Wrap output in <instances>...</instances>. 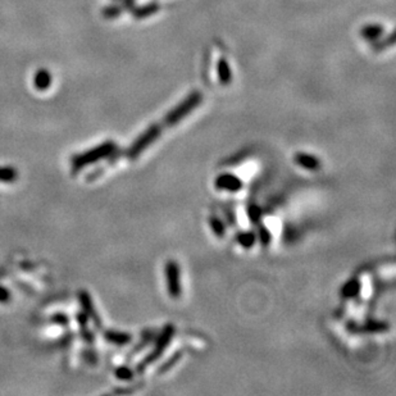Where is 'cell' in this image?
Instances as JSON below:
<instances>
[{
    "label": "cell",
    "instance_id": "cell-10",
    "mask_svg": "<svg viewBox=\"0 0 396 396\" xmlns=\"http://www.w3.org/2000/svg\"><path fill=\"white\" fill-rule=\"evenodd\" d=\"M34 83L38 90H46V89H49V86L51 85V75L46 69H40V71L35 73Z\"/></svg>",
    "mask_w": 396,
    "mask_h": 396
},
{
    "label": "cell",
    "instance_id": "cell-17",
    "mask_svg": "<svg viewBox=\"0 0 396 396\" xmlns=\"http://www.w3.org/2000/svg\"><path fill=\"white\" fill-rule=\"evenodd\" d=\"M257 236H258L259 242L262 244V246H268L272 241V235L271 231L267 229L264 224H259L258 223V232H257Z\"/></svg>",
    "mask_w": 396,
    "mask_h": 396
},
{
    "label": "cell",
    "instance_id": "cell-9",
    "mask_svg": "<svg viewBox=\"0 0 396 396\" xmlns=\"http://www.w3.org/2000/svg\"><path fill=\"white\" fill-rule=\"evenodd\" d=\"M362 284L358 278H351L341 287V298L343 299H353L360 293Z\"/></svg>",
    "mask_w": 396,
    "mask_h": 396
},
{
    "label": "cell",
    "instance_id": "cell-13",
    "mask_svg": "<svg viewBox=\"0 0 396 396\" xmlns=\"http://www.w3.org/2000/svg\"><path fill=\"white\" fill-rule=\"evenodd\" d=\"M105 338L110 343L116 344V345H126V344L131 343L132 337L128 333L123 332H116V331H109L105 332Z\"/></svg>",
    "mask_w": 396,
    "mask_h": 396
},
{
    "label": "cell",
    "instance_id": "cell-6",
    "mask_svg": "<svg viewBox=\"0 0 396 396\" xmlns=\"http://www.w3.org/2000/svg\"><path fill=\"white\" fill-rule=\"evenodd\" d=\"M348 330L353 333H363V332H370V333H376V332H385L390 328L387 322L383 321H367L365 323H354V322H348Z\"/></svg>",
    "mask_w": 396,
    "mask_h": 396
},
{
    "label": "cell",
    "instance_id": "cell-5",
    "mask_svg": "<svg viewBox=\"0 0 396 396\" xmlns=\"http://www.w3.org/2000/svg\"><path fill=\"white\" fill-rule=\"evenodd\" d=\"M116 150V144L115 143H104L101 144L100 147L95 148L94 150H91V152L89 153H85L83 155H81V157L77 158V165H83V164H88V163H91V162H96V160L101 159V158L104 157H108V155H110L112 153H115Z\"/></svg>",
    "mask_w": 396,
    "mask_h": 396
},
{
    "label": "cell",
    "instance_id": "cell-4",
    "mask_svg": "<svg viewBox=\"0 0 396 396\" xmlns=\"http://www.w3.org/2000/svg\"><path fill=\"white\" fill-rule=\"evenodd\" d=\"M165 282H167L168 295L173 299L180 298L182 293L180 268L175 261H168L165 264Z\"/></svg>",
    "mask_w": 396,
    "mask_h": 396
},
{
    "label": "cell",
    "instance_id": "cell-3",
    "mask_svg": "<svg viewBox=\"0 0 396 396\" xmlns=\"http://www.w3.org/2000/svg\"><path fill=\"white\" fill-rule=\"evenodd\" d=\"M163 130H164V127L162 126V123H155V125L150 126V127L148 128L143 135L138 136L135 143L131 145L130 149L127 150V157L130 158V159L137 158L144 150L147 149L148 147H150V145L159 137V135L162 133Z\"/></svg>",
    "mask_w": 396,
    "mask_h": 396
},
{
    "label": "cell",
    "instance_id": "cell-20",
    "mask_svg": "<svg viewBox=\"0 0 396 396\" xmlns=\"http://www.w3.org/2000/svg\"><path fill=\"white\" fill-rule=\"evenodd\" d=\"M123 9L125 8H123L122 6L105 7V8L103 9V16L105 17V18H116V17H118L122 13Z\"/></svg>",
    "mask_w": 396,
    "mask_h": 396
},
{
    "label": "cell",
    "instance_id": "cell-8",
    "mask_svg": "<svg viewBox=\"0 0 396 396\" xmlns=\"http://www.w3.org/2000/svg\"><path fill=\"white\" fill-rule=\"evenodd\" d=\"M294 160H295L296 164L308 171H317L321 167V162H319L318 158L314 157V155L306 154V153H296Z\"/></svg>",
    "mask_w": 396,
    "mask_h": 396
},
{
    "label": "cell",
    "instance_id": "cell-16",
    "mask_svg": "<svg viewBox=\"0 0 396 396\" xmlns=\"http://www.w3.org/2000/svg\"><path fill=\"white\" fill-rule=\"evenodd\" d=\"M159 9V7H158V4L153 3V4H147V6H144V7H140V8H136L133 9V16L136 17V18H145V17L150 16V14L155 13V12Z\"/></svg>",
    "mask_w": 396,
    "mask_h": 396
},
{
    "label": "cell",
    "instance_id": "cell-1",
    "mask_svg": "<svg viewBox=\"0 0 396 396\" xmlns=\"http://www.w3.org/2000/svg\"><path fill=\"white\" fill-rule=\"evenodd\" d=\"M173 335H175V326L173 325H167L164 326V328L162 330V332L159 333L157 338V343H155L154 349L148 354L145 358L138 363L137 365V372H144L147 370L150 364H153L154 362H157L158 359L163 355V353L165 351L167 346L169 345V343L172 341Z\"/></svg>",
    "mask_w": 396,
    "mask_h": 396
},
{
    "label": "cell",
    "instance_id": "cell-11",
    "mask_svg": "<svg viewBox=\"0 0 396 396\" xmlns=\"http://www.w3.org/2000/svg\"><path fill=\"white\" fill-rule=\"evenodd\" d=\"M209 222V226L212 229V231L214 232V235L219 239L226 236V226H224V222L221 218H218L217 215H210L208 218Z\"/></svg>",
    "mask_w": 396,
    "mask_h": 396
},
{
    "label": "cell",
    "instance_id": "cell-19",
    "mask_svg": "<svg viewBox=\"0 0 396 396\" xmlns=\"http://www.w3.org/2000/svg\"><path fill=\"white\" fill-rule=\"evenodd\" d=\"M247 217H249L251 223L258 224L262 221V209L256 204L249 205V208H247Z\"/></svg>",
    "mask_w": 396,
    "mask_h": 396
},
{
    "label": "cell",
    "instance_id": "cell-15",
    "mask_svg": "<svg viewBox=\"0 0 396 396\" xmlns=\"http://www.w3.org/2000/svg\"><path fill=\"white\" fill-rule=\"evenodd\" d=\"M217 71H218L219 81H221L222 83H224V85H227V83L231 81V71H230L229 64H227V62L224 61L223 58L218 62V68H217Z\"/></svg>",
    "mask_w": 396,
    "mask_h": 396
},
{
    "label": "cell",
    "instance_id": "cell-14",
    "mask_svg": "<svg viewBox=\"0 0 396 396\" xmlns=\"http://www.w3.org/2000/svg\"><path fill=\"white\" fill-rule=\"evenodd\" d=\"M383 34V29L380 24H371V26H365L362 30V36L368 40H377L381 35Z\"/></svg>",
    "mask_w": 396,
    "mask_h": 396
},
{
    "label": "cell",
    "instance_id": "cell-2",
    "mask_svg": "<svg viewBox=\"0 0 396 396\" xmlns=\"http://www.w3.org/2000/svg\"><path fill=\"white\" fill-rule=\"evenodd\" d=\"M200 101H202V95H200L197 91L190 94V95L187 96V98L185 99L184 101H182V103L178 104L176 108H173V109L171 110V112L168 113V115L165 116L164 118H163V121H162L163 127L164 128L171 127V126H173V125H176V123L180 122L182 118L186 117V116L189 115L190 112H192V110H194L195 108L199 105Z\"/></svg>",
    "mask_w": 396,
    "mask_h": 396
},
{
    "label": "cell",
    "instance_id": "cell-18",
    "mask_svg": "<svg viewBox=\"0 0 396 396\" xmlns=\"http://www.w3.org/2000/svg\"><path fill=\"white\" fill-rule=\"evenodd\" d=\"M181 358H182V351H176L173 355H171V358L167 359V362H164L162 365H160V368L158 370V373L168 372V371H169L171 368H172Z\"/></svg>",
    "mask_w": 396,
    "mask_h": 396
},
{
    "label": "cell",
    "instance_id": "cell-12",
    "mask_svg": "<svg viewBox=\"0 0 396 396\" xmlns=\"http://www.w3.org/2000/svg\"><path fill=\"white\" fill-rule=\"evenodd\" d=\"M256 234L251 231H244V232H237L236 235V241L241 245L242 247L245 249H250V247H253L254 244H256Z\"/></svg>",
    "mask_w": 396,
    "mask_h": 396
},
{
    "label": "cell",
    "instance_id": "cell-7",
    "mask_svg": "<svg viewBox=\"0 0 396 396\" xmlns=\"http://www.w3.org/2000/svg\"><path fill=\"white\" fill-rule=\"evenodd\" d=\"M215 187L218 190H226L230 192H237L242 189V181L232 173H222L215 178Z\"/></svg>",
    "mask_w": 396,
    "mask_h": 396
},
{
    "label": "cell",
    "instance_id": "cell-22",
    "mask_svg": "<svg viewBox=\"0 0 396 396\" xmlns=\"http://www.w3.org/2000/svg\"><path fill=\"white\" fill-rule=\"evenodd\" d=\"M224 214H226L229 223L231 224V226H236V217H235L234 213H232L231 210H226V212H224Z\"/></svg>",
    "mask_w": 396,
    "mask_h": 396
},
{
    "label": "cell",
    "instance_id": "cell-23",
    "mask_svg": "<svg viewBox=\"0 0 396 396\" xmlns=\"http://www.w3.org/2000/svg\"><path fill=\"white\" fill-rule=\"evenodd\" d=\"M122 3V7L126 9H132L135 6V0H117Z\"/></svg>",
    "mask_w": 396,
    "mask_h": 396
},
{
    "label": "cell",
    "instance_id": "cell-21",
    "mask_svg": "<svg viewBox=\"0 0 396 396\" xmlns=\"http://www.w3.org/2000/svg\"><path fill=\"white\" fill-rule=\"evenodd\" d=\"M117 377L122 378V380H130L132 378V372L130 371V368L127 367H121L120 370H117Z\"/></svg>",
    "mask_w": 396,
    "mask_h": 396
}]
</instances>
